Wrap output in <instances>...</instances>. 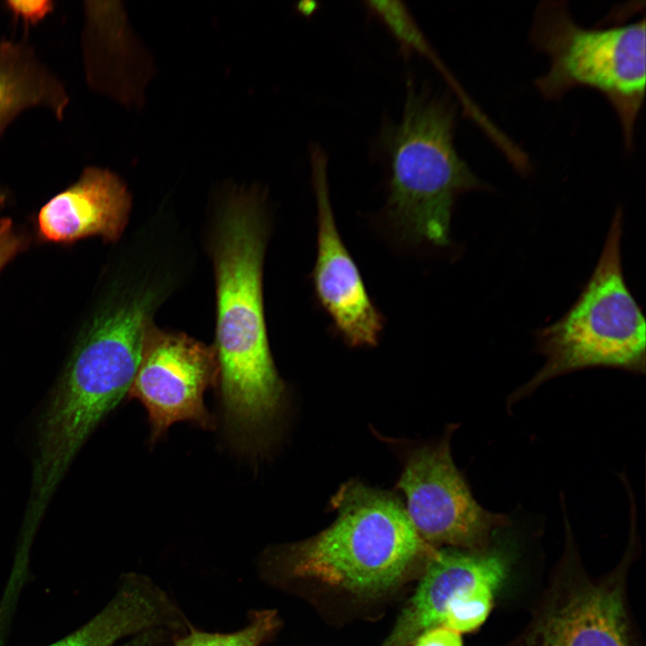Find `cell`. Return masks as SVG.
Masks as SVG:
<instances>
[{
	"label": "cell",
	"instance_id": "6da1fadb",
	"mask_svg": "<svg viewBox=\"0 0 646 646\" xmlns=\"http://www.w3.org/2000/svg\"><path fill=\"white\" fill-rule=\"evenodd\" d=\"M227 194L214 247V349L224 420L238 440L249 444L265 434L279 413L284 388L270 353L263 307L265 200L257 188Z\"/></svg>",
	"mask_w": 646,
	"mask_h": 646
},
{
	"label": "cell",
	"instance_id": "7a4b0ae2",
	"mask_svg": "<svg viewBox=\"0 0 646 646\" xmlns=\"http://www.w3.org/2000/svg\"><path fill=\"white\" fill-rule=\"evenodd\" d=\"M159 293L136 290L109 303L83 332L41 431L32 493L48 501L89 434L129 392Z\"/></svg>",
	"mask_w": 646,
	"mask_h": 646
},
{
	"label": "cell",
	"instance_id": "3957f363",
	"mask_svg": "<svg viewBox=\"0 0 646 646\" xmlns=\"http://www.w3.org/2000/svg\"><path fill=\"white\" fill-rule=\"evenodd\" d=\"M331 504L335 521L318 535L265 560L274 581L310 580L362 598L394 589L432 549L419 537L405 504L359 481L344 484Z\"/></svg>",
	"mask_w": 646,
	"mask_h": 646
},
{
	"label": "cell",
	"instance_id": "277c9868",
	"mask_svg": "<svg viewBox=\"0 0 646 646\" xmlns=\"http://www.w3.org/2000/svg\"><path fill=\"white\" fill-rule=\"evenodd\" d=\"M455 127L454 104L408 79L400 118L379 135L388 170L385 214L410 243L448 245L457 197L485 187L457 151Z\"/></svg>",
	"mask_w": 646,
	"mask_h": 646
},
{
	"label": "cell",
	"instance_id": "5b68a950",
	"mask_svg": "<svg viewBox=\"0 0 646 646\" xmlns=\"http://www.w3.org/2000/svg\"><path fill=\"white\" fill-rule=\"evenodd\" d=\"M623 213L615 210L594 271L582 292L554 323L536 335L543 367L507 400L509 406L546 381L590 367L645 371L646 322L622 267Z\"/></svg>",
	"mask_w": 646,
	"mask_h": 646
},
{
	"label": "cell",
	"instance_id": "8992f818",
	"mask_svg": "<svg viewBox=\"0 0 646 646\" xmlns=\"http://www.w3.org/2000/svg\"><path fill=\"white\" fill-rule=\"evenodd\" d=\"M530 39L549 59L547 72L535 82L539 93L558 100L575 87L597 90L615 109L631 150L645 93L644 16L607 28H584L565 2L543 1L534 13Z\"/></svg>",
	"mask_w": 646,
	"mask_h": 646
},
{
	"label": "cell",
	"instance_id": "52a82bcc",
	"mask_svg": "<svg viewBox=\"0 0 646 646\" xmlns=\"http://www.w3.org/2000/svg\"><path fill=\"white\" fill-rule=\"evenodd\" d=\"M632 538L620 563L599 578L583 571L568 539L554 583L510 646H639L626 596Z\"/></svg>",
	"mask_w": 646,
	"mask_h": 646
},
{
	"label": "cell",
	"instance_id": "ba28073f",
	"mask_svg": "<svg viewBox=\"0 0 646 646\" xmlns=\"http://www.w3.org/2000/svg\"><path fill=\"white\" fill-rule=\"evenodd\" d=\"M450 435L408 458L397 483L406 511L421 539L471 552L488 550L510 519L482 507L454 464Z\"/></svg>",
	"mask_w": 646,
	"mask_h": 646
},
{
	"label": "cell",
	"instance_id": "9c48e42d",
	"mask_svg": "<svg viewBox=\"0 0 646 646\" xmlns=\"http://www.w3.org/2000/svg\"><path fill=\"white\" fill-rule=\"evenodd\" d=\"M505 551L493 545L483 552L436 548L407 603L417 627L445 625L459 633L479 629L487 620L509 572Z\"/></svg>",
	"mask_w": 646,
	"mask_h": 646
},
{
	"label": "cell",
	"instance_id": "30bf717a",
	"mask_svg": "<svg viewBox=\"0 0 646 646\" xmlns=\"http://www.w3.org/2000/svg\"><path fill=\"white\" fill-rule=\"evenodd\" d=\"M217 380L214 349L182 334L150 330L128 395L146 408L155 440L179 421L210 428L204 394Z\"/></svg>",
	"mask_w": 646,
	"mask_h": 646
},
{
	"label": "cell",
	"instance_id": "8fae6325",
	"mask_svg": "<svg viewBox=\"0 0 646 646\" xmlns=\"http://www.w3.org/2000/svg\"><path fill=\"white\" fill-rule=\"evenodd\" d=\"M310 162L317 205V254L312 271L315 294L346 344L374 346L384 320L337 229L329 196L326 153L313 145Z\"/></svg>",
	"mask_w": 646,
	"mask_h": 646
},
{
	"label": "cell",
	"instance_id": "7c38bea8",
	"mask_svg": "<svg viewBox=\"0 0 646 646\" xmlns=\"http://www.w3.org/2000/svg\"><path fill=\"white\" fill-rule=\"evenodd\" d=\"M84 58L92 87L129 108H141L154 64L130 28L119 2H86Z\"/></svg>",
	"mask_w": 646,
	"mask_h": 646
},
{
	"label": "cell",
	"instance_id": "4fadbf2b",
	"mask_svg": "<svg viewBox=\"0 0 646 646\" xmlns=\"http://www.w3.org/2000/svg\"><path fill=\"white\" fill-rule=\"evenodd\" d=\"M131 203L128 188L118 174L105 168L86 167L74 184L40 208L38 236L56 243L90 236L115 241L128 221Z\"/></svg>",
	"mask_w": 646,
	"mask_h": 646
},
{
	"label": "cell",
	"instance_id": "5bb4252c",
	"mask_svg": "<svg viewBox=\"0 0 646 646\" xmlns=\"http://www.w3.org/2000/svg\"><path fill=\"white\" fill-rule=\"evenodd\" d=\"M158 596L132 579L120 581L108 604L92 618L59 640L60 646H162L170 641Z\"/></svg>",
	"mask_w": 646,
	"mask_h": 646
},
{
	"label": "cell",
	"instance_id": "9a60e30c",
	"mask_svg": "<svg viewBox=\"0 0 646 646\" xmlns=\"http://www.w3.org/2000/svg\"><path fill=\"white\" fill-rule=\"evenodd\" d=\"M69 102L63 83L42 65L29 43L0 42V137L23 109L48 108L61 119Z\"/></svg>",
	"mask_w": 646,
	"mask_h": 646
},
{
	"label": "cell",
	"instance_id": "2e32d148",
	"mask_svg": "<svg viewBox=\"0 0 646 646\" xmlns=\"http://www.w3.org/2000/svg\"><path fill=\"white\" fill-rule=\"evenodd\" d=\"M363 4L369 13L380 22L395 39L404 57L414 53L423 56L451 83L457 93H459L460 99L465 97V93L438 57L403 2L379 0L365 1Z\"/></svg>",
	"mask_w": 646,
	"mask_h": 646
},
{
	"label": "cell",
	"instance_id": "e0dca14e",
	"mask_svg": "<svg viewBox=\"0 0 646 646\" xmlns=\"http://www.w3.org/2000/svg\"><path fill=\"white\" fill-rule=\"evenodd\" d=\"M281 624L275 610H252L247 624L235 632L211 633L192 625L172 640V646H261Z\"/></svg>",
	"mask_w": 646,
	"mask_h": 646
},
{
	"label": "cell",
	"instance_id": "ac0fdd59",
	"mask_svg": "<svg viewBox=\"0 0 646 646\" xmlns=\"http://www.w3.org/2000/svg\"><path fill=\"white\" fill-rule=\"evenodd\" d=\"M28 244V237L15 230L10 218H0V271Z\"/></svg>",
	"mask_w": 646,
	"mask_h": 646
},
{
	"label": "cell",
	"instance_id": "d6986e66",
	"mask_svg": "<svg viewBox=\"0 0 646 646\" xmlns=\"http://www.w3.org/2000/svg\"><path fill=\"white\" fill-rule=\"evenodd\" d=\"M7 9L16 18H20L26 25H34L49 14L53 2L48 0L36 1H7Z\"/></svg>",
	"mask_w": 646,
	"mask_h": 646
},
{
	"label": "cell",
	"instance_id": "ffe728a7",
	"mask_svg": "<svg viewBox=\"0 0 646 646\" xmlns=\"http://www.w3.org/2000/svg\"><path fill=\"white\" fill-rule=\"evenodd\" d=\"M411 646H464L461 633L445 626L438 625L420 633Z\"/></svg>",
	"mask_w": 646,
	"mask_h": 646
},
{
	"label": "cell",
	"instance_id": "44dd1931",
	"mask_svg": "<svg viewBox=\"0 0 646 646\" xmlns=\"http://www.w3.org/2000/svg\"><path fill=\"white\" fill-rule=\"evenodd\" d=\"M310 3L311 2H301L299 4V6L297 8L301 14L309 15L315 10L316 4L310 6Z\"/></svg>",
	"mask_w": 646,
	"mask_h": 646
},
{
	"label": "cell",
	"instance_id": "7402d4cb",
	"mask_svg": "<svg viewBox=\"0 0 646 646\" xmlns=\"http://www.w3.org/2000/svg\"><path fill=\"white\" fill-rule=\"evenodd\" d=\"M6 194L0 188V204L4 201Z\"/></svg>",
	"mask_w": 646,
	"mask_h": 646
},
{
	"label": "cell",
	"instance_id": "603a6c76",
	"mask_svg": "<svg viewBox=\"0 0 646 646\" xmlns=\"http://www.w3.org/2000/svg\"><path fill=\"white\" fill-rule=\"evenodd\" d=\"M48 646H60V641L58 640L56 642L51 643L50 645H48Z\"/></svg>",
	"mask_w": 646,
	"mask_h": 646
}]
</instances>
